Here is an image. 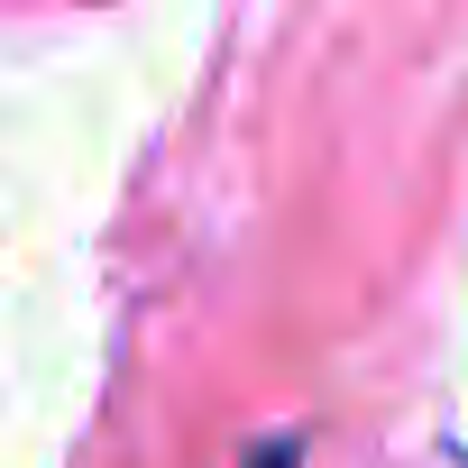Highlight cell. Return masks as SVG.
<instances>
[{
    "label": "cell",
    "mask_w": 468,
    "mask_h": 468,
    "mask_svg": "<svg viewBox=\"0 0 468 468\" xmlns=\"http://www.w3.org/2000/svg\"><path fill=\"white\" fill-rule=\"evenodd\" d=\"M249 468H303V441L294 431H276V441H258V459Z\"/></svg>",
    "instance_id": "obj_1"
}]
</instances>
